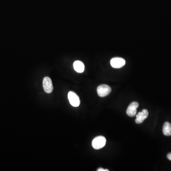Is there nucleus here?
I'll return each instance as SVG.
<instances>
[{
  "label": "nucleus",
  "mask_w": 171,
  "mask_h": 171,
  "mask_svg": "<svg viewBox=\"0 0 171 171\" xmlns=\"http://www.w3.org/2000/svg\"><path fill=\"white\" fill-rule=\"evenodd\" d=\"M106 143V138L103 136H98L92 141V145L95 149L98 150L104 148Z\"/></svg>",
  "instance_id": "f257e3e1"
},
{
  "label": "nucleus",
  "mask_w": 171,
  "mask_h": 171,
  "mask_svg": "<svg viewBox=\"0 0 171 171\" xmlns=\"http://www.w3.org/2000/svg\"><path fill=\"white\" fill-rule=\"evenodd\" d=\"M69 103L73 107H78L80 105V99L79 97L75 92L70 91L68 95Z\"/></svg>",
  "instance_id": "f03ea898"
},
{
  "label": "nucleus",
  "mask_w": 171,
  "mask_h": 171,
  "mask_svg": "<svg viewBox=\"0 0 171 171\" xmlns=\"http://www.w3.org/2000/svg\"><path fill=\"white\" fill-rule=\"evenodd\" d=\"M111 92V88L105 84L100 85L97 88V92L100 97H105L108 96Z\"/></svg>",
  "instance_id": "7ed1b4c3"
},
{
  "label": "nucleus",
  "mask_w": 171,
  "mask_h": 171,
  "mask_svg": "<svg viewBox=\"0 0 171 171\" xmlns=\"http://www.w3.org/2000/svg\"><path fill=\"white\" fill-rule=\"evenodd\" d=\"M110 64L114 68H119L125 66L126 64V61L121 58H114L110 60Z\"/></svg>",
  "instance_id": "20e7f679"
},
{
  "label": "nucleus",
  "mask_w": 171,
  "mask_h": 171,
  "mask_svg": "<svg viewBox=\"0 0 171 171\" xmlns=\"http://www.w3.org/2000/svg\"><path fill=\"white\" fill-rule=\"evenodd\" d=\"M43 88L45 92L47 93H51L53 89L52 80L49 77H45L43 80Z\"/></svg>",
  "instance_id": "39448f33"
},
{
  "label": "nucleus",
  "mask_w": 171,
  "mask_h": 171,
  "mask_svg": "<svg viewBox=\"0 0 171 171\" xmlns=\"http://www.w3.org/2000/svg\"><path fill=\"white\" fill-rule=\"evenodd\" d=\"M139 104L137 102H133L130 104L127 110V114L129 117H133L136 116L137 108H138Z\"/></svg>",
  "instance_id": "423d86ee"
},
{
  "label": "nucleus",
  "mask_w": 171,
  "mask_h": 171,
  "mask_svg": "<svg viewBox=\"0 0 171 171\" xmlns=\"http://www.w3.org/2000/svg\"><path fill=\"white\" fill-rule=\"evenodd\" d=\"M149 113L148 110H143L142 112H139L137 115H136V123L137 124H141L143 122V121L148 118V116Z\"/></svg>",
  "instance_id": "0eeeda50"
},
{
  "label": "nucleus",
  "mask_w": 171,
  "mask_h": 171,
  "mask_svg": "<svg viewBox=\"0 0 171 171\" xmlns=\"http://www.w3.org/2000/svg\"><path fill=\"white\" fill-rule=\"evenodd\" d=\"M73 67L75 71L78 73H82L85 69V66L84 64L82 62L79 60H77L74 63Z\"/></svg>",
  "instance_id": "6e6552de"
},
{
  "label": "nucleus",
  "mask_w": 171,
  "mask_h": 171,
  "mask_svg": "<svg viewBox=\"0 0 171 171\" xmlns=\"http://www.w3.org/2000/svg\"><path fill=\"white\" fill-rule=\"evenodd\" d=\"M163 135L166 136H171V124L168 122L164 123L163 127Z\"/></svg>",
  "instance_id": "1a4fd4ad"
},
{
  "label": "nucleus",
  "mask_w": 171,
  "mask_h": 171,
  "mask_svg": "<svg viewBox=\"0 0 171 171\" xmlns=\"http://www.w3.org/2000/svg\"><path fill=\"white\" fill-rule=\"evenodd\" d=\"M97 171H108L109 170H108V169H103V168H99V169H98V170H97Z\"/></svg>",
  "instance_id": "9d476101"
},
{
  "label": "nucleus",
  "mask_w": 171,
  "mask_h": 171,
  "mask_svg": "<svg viewBox=\"0 0 171 171\" xmlns=\"http://www.w3.org/2000/svg\"><path fill=\"white\" fill-rule=\"evenodd\" d=\"M167 157L168 159L171 161V153H169L167 154Z\"/></svg>",
  "instance_id": "9b49d317"
}]
</instances>
